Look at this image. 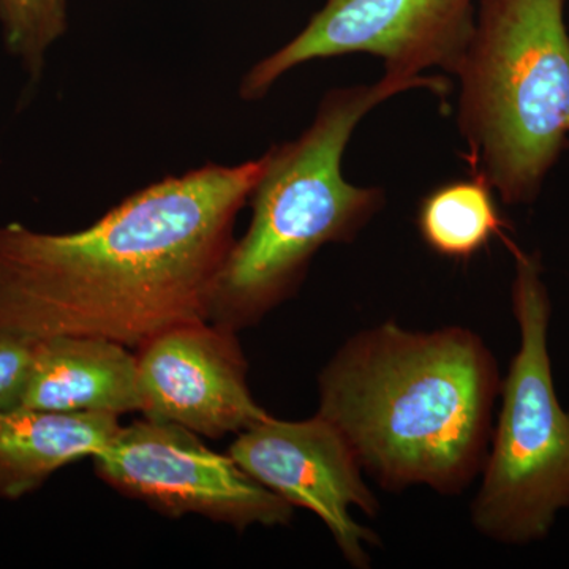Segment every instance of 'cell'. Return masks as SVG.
<instances>
[{
	"label": "cell",
	"mask_w": 569,
	"mask_h": 569,
	"mask_svg": "<svg viewBox=\"0 0 569 569\" xmlns=\"http://www.w3.org/2000/svg\"><path fill=\"white\" fill-rule=\"evenodd\" d=\"M264 164L266 153L168 176L71 233L0 224V337H99L138 350L208 321L236 217Z\"/></svg>",
	"instance_id": "cell-1"
},
{
	"label": "cell",
	"mask_w": 569,
	"mask_h": 569,
	"mask_svg": "<svg viewBox=\"0 0 569 569\" xmlns=\"http://www.w3.org/2000/svg\"><path fill=\"white\" fill-rule=\"evenodd\" d=\"M456 77L470 170L505 204H533L569 146L565 0H478Z\"/></svg>",
	"instance_id": "cell-4"
},
{
	"label": "cell",
	"mask_w": 569,
	"mask_h": 569,
	"mask_svg": "<svg viewBox=\"0 0 569 569\" xmlns=\"http://www.w3.org/2000/svg\"><path fill=\"white\" fill-rule=\"evenodd\" d=\"M0 24L7 50L37 81L48 50L69 28L67 0H0Z\"/></svg>",
	"instance_id": "cell-13"
},
{
	"label": "cell",
	"mask_w": 569,
	"mask_h": 569,
	"mask_svg": "<svg viewBox=\"0 0 569 569\" xmlns=\"http://www.w3.org/2000/svg\"><path fill=\"white\" fill-rule=\"evenodd\" d=\"M478 0H326L305 29L242 78L239 96L263 99L287 71L318 59L370 54L391 77L456 74L475 31Z\"/></svg>",
	"instance_id": "cell-6"
},
{
	"label": "cell",
	"mask_w": 569,
	"mask_h": 569,
	"mask_svg": "<svg viewBox=\"0 0 569 569\" xmlns=\"http://www.w3.org/2000/svg\"><path fill=\"white\" fill-rule=\"evenodd\" d=\"M18 407L116 417L140 411L137 353L99 337L37 340Z\"/></svg>",
	"instance_id": "cell-10"
},
{
	"label": "cell",
	"mask_w": 569,
	"mask_h": 569,
	"mask_svg": "<svg viewBox=\"0 0 569 569\" xmlns=\"http://www.w3.org/2000/svg\"><path fill=\"white\" fill-rule=\"evenodd\" d=\"M500 392L496 356L470 329L387 321L350 337L321 370L317 415L381 488L455 496L481 475Z\"/></svg>",
	"instance_id": "cell-2"
},
{
	"label": "cell",
	"mask_w": 569,
	"mask_h": 569,
	"mask_svg": "<svg viewBox=\"0 0 569 569\" xmlns=\"http://www.w3.org/2000/svg\"><path fill=\"white\" fill-rule=\"evenodd\" d=\"M512 313L519 348L501 381L471 522L482 537L526 546L549 537L569 509V410L561 407L549 353L552 301L538 252L515 250Z\"/></svg>",
	"instance_id": "cell-5"
},
{
	"label": "cell",
	"mask_w": 569,
	"mask_h": 569,
	"mask_svg": "<svg viewBox=\"0 0 569 569\" xmlns=\"http://www.w3.org/2000/svg\"><path fill=\"white\" fill-rule=\"evenodd\" d=\"M236 335L197 321L160 332L134 350L142 417L208 438L238 436L268 418L250 392Z\"/></svg>",
	"instance_id": "cell-9"
},
{
	"label": "cell",
	"mask_w": 569,
	"mask_h": 569,
	"mask_svg": "<svg viewBox=\"0 0 569 569\" xmlns=\"http://www.w3.org/2000/svg\"><path fill=\"white\" fill-rule=\"evenodd\" d=\"M121 427L110 413L0 411V500H20L61 468L99 455Z\"/></svg>",
	"instance_id": "cell-11"
},
{
	"label": "cell",
	"mask_w": 569,
	"mask_h": 569,
	"mask_svg": "<svg viewBox=\"0 0 569 569\" xmlns=\"http://www.w3.org/2000/svg\"><path fill=\"white\" fill-rule=\"evenodd\" d=\"M92 459L97 477L112 489L170 518L201 516L236 530L284 527L293 519L295 508L230 456L171 422L142 418L121 427Z\"/></svg>",
	"instance_id": "cell-7"
},
{
	"label": "cell",
	"mask_w": 569,
	"mask_h": 569,
	"mask_svg": "<svg viewBox=\"0 0 569 569\" xmlns=\"http://www.w3.org/2000/svg\"><path fill=\"white\" fill-rule=\"evenodd\" d=\"M227 455L288 505L320 518L351 567H370L367 546L380 539L356 522L351 509L373 518L378 501L353 449L328 419L282 421L269 415L239 432Z\"/></svg>",
	"instance_id": "cell-8"
},
{
	"label": "cell",
	"mask_w": 569,
	"mask_h": 569,
	"mask_svg": "<svg viewBox=\"0 0 569 569\" xmlns=\"http://www.w3.org/2000/svg\"><path fill=\"white\" fill-rule=\"evenodd\" d=\"M470 178L441 183L419 203L417 224L432 252L449 260L468 261L503 231L505 222L488 179Z\"/></svg>",
	"instance_id": "cell-12"
},
{
	"label": "cell",
	"mask_w": 569,
	"mask_h": 569,
	"mask_svg": "<svg viewBox=\"0 0 569 569\" xmlns=\"http://www.w3.org/2000/svg\"><path fill=\"white\" fill-rule=\"evenodd\" d=\"M32 340L0 337V411L18 407L32 362Z\"/></svg>",
	"instance_id": "cell-14"
},
{
	"label": "cell",
	"mask_w": 569,
	"mask_h": 569,
	"mask_svg": "<svg viewBox=\"0 0 569 569\" xmlns=\"http://www.w3.org/2000/svg\"><path fill=\"white\" fill-rule=\"evenodd\" d=\"M418 88L441 100L449 93L443 77L407 80L391 74L373 84L335 89L325 93L316 119L298 140L266 152L263 173L249 198L252 220L224 257L208 321L234 332L260 323L299 290L321 247L353 241L381 211L383 190L343 178V152L367 112Z\"/></svg>",
	"instance_id": "cell-3"
}]
</instances>
